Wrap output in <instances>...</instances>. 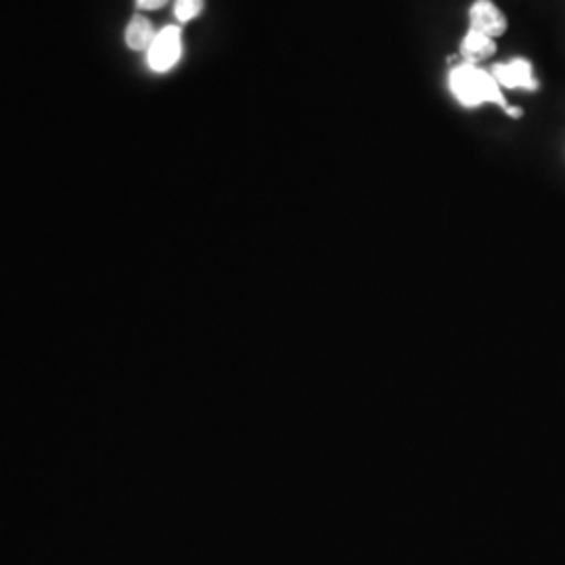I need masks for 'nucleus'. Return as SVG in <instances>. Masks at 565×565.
I'll list each match as a JSON object with an SVG mask.
<instances>
[{"label": "nucleus", "instance_id": "obj_4", "mask_svg": "<svg viewBox=\"0 0 565 565\" xmlns=\"http://www.w3.org/2000/svg\"><path fill=\"white\" fill-rule=\"evenodd\" d=\"M469 30H476L488 39H499L507 32V18L492 0H476L469 9Z\"/></svg>", "mask_w": 565, "mask_h": 565}, {"label": "nucleus", "instance_id": "obj_6", "mask_svg": "<svg viewBox=\"0 0 565 565\" xmlns=\"http://www.w3.org/2000/svg\"><path fill=\"white\" fill-rule=\"evenodd\" d=\"M158 36L153 23L147 20L145 15H135L128 28H126V44L132 49V51H149V46L153 44Z\"/></svg>", "mask_w": 565, "mask_h": 565}, {"label": "nucleus", "instance_id": "obj_5", "mask_svg": "<svg viewBox=\"0 0 565 565\" xmlns=\"http://www.w3.org/2000/svg\"><path fill=\"white\" fill-rule=\"evenodd\" d=\"M497 53V42L494 39H488L484 34L469 30L463 42H461V55H463L465 63L478 65L480 61L488 60Z\"/></svg>", "mask_w": 565, "mask_h": 565}, {"label": "nucleus", "instance_id": "obj_8", "mask_svg": "<svg viewBox=\"0 0 565 565\" xmlns=\"http://www.w3.org/2000/svg\"><path fill=\"white\" fill-rule=\"evenodd\" d=\"M168 4V0H137V7L142 11H158Z\"/></svg>", "mask_w": 565, "mask_h": 565}, {"label": "nucleus", "instance_id": "obj_2", "mask_svg": "<svg viewBox=\"0 0 565 565\" xmlns=\"http://www.w3.org/2000/svg\"><path fill=\"white\" fill-rule=\"evenodd\" d=\"M182 57V32L179 25H166L147 51V63L153 72H170Z\"/></svg>", "mask_w": 565, "mask_h": 565}, {"label": "nucleus", "instance_id": "obj_1", "mask_svg": "<svg viewBox=\"0 0 565 565\" xmlns=\"http://www.w3.org/2000/svg\"><path fill=\"white\" fill-rule=\"evenodd\" d=\"M448 82H450L452 95L463 107H480L484 103H494L505 111L509 109L505 97L501 93V86L492 78L490 72L480 70L478 65L463 63L452 67Z\"/></svg>", "mask_w": 565, "mask_h": 565}, {"label": "nucleus", "instance_id": "obj_7", "mask_svg": "<svg viewBox=\"0 0 565 565\" xmlns=\"http://www.w3.org/2000/svg\"><path fill=\"white\" fill-rule=\"evenodd\" d=\"M205 0H177L174 2V15L181 23L195 20L203 11Z\"/></svg>", "mask_w": 565, "mask_h": 565}, {"label": "nucleus", "instance_id": "obj_3", "mask_svg": "<svg viewBox=\"0 0 565 565\" xmlns=\"http://www.w3.org/2000/svg\"><path fill=\"white\" fill-rule=\"evenodd\" d=\"M490 74L501 88H509V90L522 88L530 93H534L539 88V81L534 78V70H532L530 61L511 60L507 63H497Z\"/></svg>", "mask_w": 565, "mask_h": 565}]
</instances>
